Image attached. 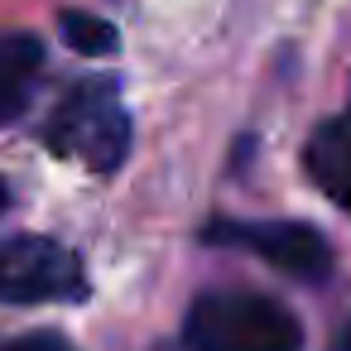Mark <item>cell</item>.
Here are the masks:
<instances>
[{
    "instance_id": "9",
    "label": "cell",
    "mask_w": 351,
    "mask_h": 351,
    "mask_svg": "<svg viewBox=\"0 0 351 351\" xmlns=\"http://www.w3.org/2000/svg\"><path fill=\"white\" fill-rule=\"evenodd\" d=\"M337 351H351V327H346V332L337 337Z\"/></svg>"
},
{
    "instance_id": "4",
    "label": "cell",
    "mask_w": 351,
    "mask_h": 351,
    "mask_svg": "<svg viewBox=\"0 0 351 351\" xmlns=\"http://www.w3.org/2000/svg\"><path fill=\"white\" fill-rule=\"evenodd\" d=\"M207 241L212 245H236V250H250L260 255L265 265L303 279V284H317L327 279L332 269V245L322 231L303 226V221H212L207 226Z\"/></svg>"
},
{
    "instance_id": "10",
    "label": "cell",
    "mask_w": 351,
    "mask_h": 351,
    "mask_svg": "<svg viewBox=\"0 0 351 351\" xmlns=\"http://www.w3.org/2000/svg\"><path fill=\"white\" fill-rule=\"evenodd\" d=\"M0 212H5V183H0Z\"/></svg>"
},
{
    "instance_id": "6",
    "label": "cell",
    "mask_w": 351,
    "mask_h": 351,
    "mask_svg": "<svg viewBox=\"0 0 351 351\" xmlns=\"http://www.w3.org/2000/svg\"><path fill=\"white\" fill-rule=\"evenodd\" d=\"M39 68H44V44L34 34H25V29L0 34V125H10L29 106Z\"/></svg>"
},
{
    "instance_id": "7",
    "label": "cell",
    "mask_w": 351,
    "mask_h": 351,
    "mask_svg": "<svg viewBox=\"0 0 351 351\" xmlns=\"http://www.w3.org/2000/svg\"><path fill=\"white\" fill-rule=\"evenodd\" d=\"M58 29H63V39H68V49H73V53H92V58H101V53H111V49H116V25H111V20H101V15L63 10Z\"/></svg>"
},
{
    "instance_id": "3",
    "label": "cell",
    "mask_w": 351,
    "mask_h": 351,
    "mask_svg": "<svg viewBox=\"0 0 351 351\" xmlns=\"http://www.w3.org/2000/svg\"><path fill=\"white\" fill-rule=\"evenodd\" d=\"M87 293L77 255L53 236L0 241V303H73Z\"/></svg>"
},
{
    "instance_id": "5",
    "label": "cell",
    "mask_w": 351,
    "mask_h": 351,
    "mask_svg": "<svg viewBox=\"0 0 351 351\" xmlns=\"http://www.w3.org/2000/svg\"><path fill=\"white\" fill-rule=\"evenodd\" d=\"M308 178L351 217V111L332 116L327 125H317V135L308 140Z\"/></svg>"
},
{
    "instance_id": "2",
    "label": "cell",
    "mask_w": 351,
    "mask_h": 351,
    "mask_svg": "<svg viewBox=\"0 0 351 351\" xmlns=\"http://www.w3.org/2000/svg\"><path fill=\"white\" fill-rule=\"evenodd\" d=\"M49 145L82 159L97 173H111L130 149V111L111 82H77L49 116Z\"/></svg>"
},
{
    "instance_id": "8",
    "label": "cell",
    "mask_w": 351,
    "mask_h": 351,
    "mask_svg": "<svg viewBox=\"0 0 351 351\" xmlns=\"http://www.w3.org/2000/svg\"><path fill=\"white\" fill-rule=\"evenodd\" d=\"M0 351H73L63 337L53 332H34V337H15V341H0Z\"/></svg>"
},
{
    "instance_id": "1",
    "label": "cell",
    "mask_w": 351,
    "mask_h": 351,
    "mask_svg": "<svg viewBox=\"0 0 351 351\" xmlns=\"http://www.w3.org/2000/svg\"><path fill=\"white\" fill-rule=\"evenodd\" d=\"M188 351H298L303 327L298 317L250 289H217L202 293L183 317Z\"/></svg>"
}]
</instances>
